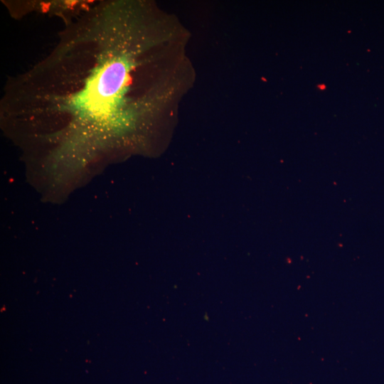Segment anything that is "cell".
I'll use <instances>...</instances> for the list:
<instances>
[{
	"label": "cell",
	"instance_id": "6da1fadb",
	"mask_svg": "<svg viewBox=\"0 0 384 384\" xmlns=\"http://www.w3.org/2000/svg\"><path fill=\"white\" fill-rule=\"evenodd\" d=\"M167 24L153 3L97 1L9 77L2 129L35 159L78 162L146 146L169 102Z\"/></svg>",
	"mask_w": 384,
	"mask_h": 384
},
{
	"label": "cell",
	"instance_id": "7a4b0ae2",
	"mask_svg": "<svg viewBox=\"0 0 384 384\" xmlns=\"http://www.w3.org/2000/svg\"><path fill=\"white\" fill-rule=\"evenodd\" d=\"M10 16L16 19L30 14L58 17L67 25L89 9L95 2L90 0H4Z\"/></svg>",
	"mask_w": 384,
	"mask_h": 384
}]
</instances>
